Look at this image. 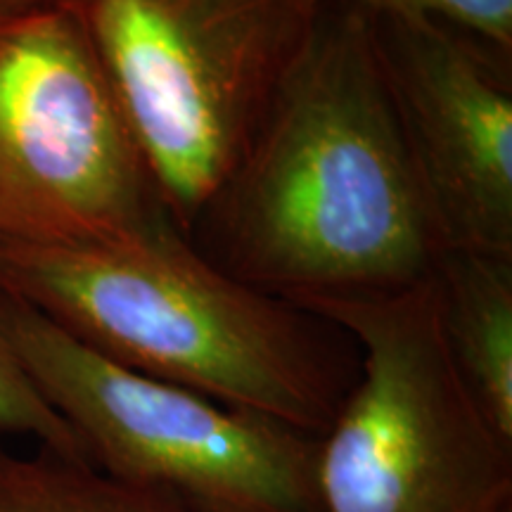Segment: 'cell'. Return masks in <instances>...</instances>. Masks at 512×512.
Masks as SVG:
<instances>
[{
    "mask_svg": "<svg viewBox=\"0 0 512 512\" xmlns=\"http://www.w3.org/2000/svg\"><path fill=\"white\" fill-rule=\"evenodd\" d=\"M434 283L453 363L512 444V256L446 249Z\"/></svg>",
    "mask_w": 512,
    "mask_h": 512,
    "instance_id": "obj_8",
    "label": "cell"
},
{
    "mask_svg": "<svg viewBox=\"0 0 512 512\" xmlns=\"http://www.w3.org/2000/svg\"><path fill=\"white\" fill-rule=\"evenodd\" d=\"M323 0H79L159 200L183 235L309 43Z\"/></svg>",
    "mask_w": 512,
    "mask_h": 512,
    "instance_id": "obj_4",
    "label": "cell"
},
{
    "mask_svg": "<svg viewBox=\"0 0 512 512\" xmlns=\"http://www.w3.org/2000/svg\"><path fill=\"white\" fill-rule=\"evenodd\" d=\"M354 339L358 377L320 437V512H505L512 444L458 373L432 278L287 299Z\"/></svg>",
    "mask_w": 512,
    "mask_h": 512,
    "instance_id": "obj_3",
    "label": "cell"
},
{
    "mask_svg": "<svg viewBox=\"0 0 512 512\" xmlns=\"http://www.w3.org/2000/svg\"><path fill=\"white\" fill-rule=\"evenodd\" d=\"M370 24L444 247L512 256V53L430 17Z\"/></svg>",
    "mask_w": 512,
    "mask_h": 512,
    "instance_id": "obj_7",
    "label": "cell"
},
{
    "mask_svg": "<svg viewBox=\"0 0 512 512\" xmlns=\"http://www.w3.org/2000/svg\"><path fill=\"white\" fill-rule=\"evenodd\" d=\"M188 238L283 299L422 283L446 252L368 10L323 0L302 55Z\"/></svg>",
    "mask_w": 512,
    "mask_h": 512,
    "instance_id": "obj_1",
    "label": "cell"
},
{
    "mask_svg": "<svg viewBox=\"0 0 512 512\" xmlns=\"http://www.w3.org/2000/svg\"><path fill=\"white\" fill-rule=\"evenodd\" d=\"M79 0H0V12L46 8V5H76Z\"/></svg>",
    "mask_w": 512,
    "mask_h": 512,
    "instance_id": "obj_12",
    "label": "cell"
},
{
    "mask_svg": "<svg viewBox=\"0 0 512 512\" xmlns=\"http://www.w3.org/2000/svg\"><path fill=\"white\" fill-rule=\"evenodd\" d=\"M162 219L76 5L0 12V242L117 240Z\"/></svg>",
    "mask_w": 512,
    "mask_h": 512,
    "instance_id": "obj_6",
    "label": "cell"
},
{
    "mask_svg": "<svg viewBox=\"0 0 512 512\" xmlns=\"http://www.w3.org/2000/svg\"><path fill=\"white\" fill-rule=\"evenodd\" d=\"M370 15L430 17L512 53V0H354Z\"/></svg>",
    "mask_w": 512,
    "mask_h": 512,
    "instance_id": "obj_11",
    "label": "cell"
},
{
    "mask_svg": "<svg viewBox=\"0 0 512 512\" xmlns=\"http://www.w3.org/2000/svg\"><path fill=\"white\" fill-rule=\"evenodd\" d=\"M0 512H195L176 498L38 446L19 456L0 437Z\"/></svg>",
    "mask_w": 512,
    "mask_h": 512,
    "instance_id": "obj_9",
    "label": "cell"
},
{
    "mask_svg": "<svg viewBox=\"0 0 512 512\" xmlns=\"http://www.w3.org/2000/svg\"><path fill=\"white\" fill-rule=\"evenodd\" d=\"M0 332L110 477L195 512H320V437L119 366L3 292Z\"/></svg>",
    "mask_w": 512,
    "mask_h": 512,
    "instance_id": "obj_5",
    "label": "cell"
},
{
    "mask_svg": "<svg viewBox=\"0 0 512 512\" xmlns=\"http://www.w3.org/2000/svg\"><path fill=\"white\" fill-rule=\"evenodd\" d=\"M3 434L34 437L38 446L53 448L72 460L91 463L72 427L38 394L8 339L0 332V437Z\"/></svg>",
    "mask_w": 512,
    "mask_h": 512,
    "instance_id": "obj_10",
    "label": "cell"
},
{
    "mask_svg": "<svg viewBox=\"0 0 512 512\" xmlns=\"http://www.w3.org/2000/svg\"><path fill=\"white\" fill-rule=\"evenodd\" d=\"M0 292L119 366L313 437L358 377L347 332L233 278L171 219L117 240L0 242Z\"/></svg>",
    "mask_w": 512,
    "mask_h": 512,
    "instance_id": "obj_2",
    "label": "cell"
}]
</instances>
